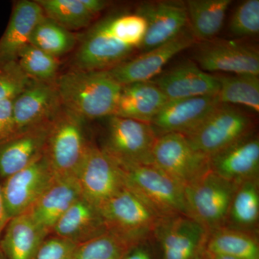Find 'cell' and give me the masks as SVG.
Listing matches in <instances>:
<instances>
[{
    "mask_svg": "<svg viewBox=\"0 0 259 259\" xmlns=\"http://www.w3.org/2000/svg\"><path fill=\"white\" fill-rule=\"evenodd\" d=\"M232 0L185 2L190 31L197 42L214 39L222 29Z\"/></svg>",
    "mask_w": 259,
    "mask_h": 259,
    "instance_id": "cell-26",
    "label": "cell"
},
{
    "mask_svg": "<svg viewBox=\"0 0 259 259\" xmlns=\"http://www.w3.org/2000/svg\"><path fill=\"white\" fill-rule=\"evenodd\" d=\"M77 41L74 32L44 16L34 29L30 44L59 59L74 51Z\"/></svg>",
    "mask_w": 259,
    "mask_h": 259,
    "instance_id": "cell-30",
    "label": "cell"
},
{
    "mask_svg": "<svg viewBox=\"0 0 259 259\" xmlns=\"http://www.w3.org/2000/svg\"><path fill=\"white\" fill-rule=\"evenodd\" d=\"M221 103L218 95L168 100L150 124L158 136L169 133L187 136L197 129Z\"/></svg>",
    "mask_w": 259,
    "mask_h": 259,
    "instance_id": "cell-16",
    "label": "cell"
},
{
    "mask_svg": "<svg viewBox=\"0 0 259 259\" xmlns=\"http://www.w3.org/2000/svg\"><path fill=\"white\" fill-rule=\"evenodd\" d=\"M146 29V20L136 12L104 17L78 38L70 69L107 71L129 60L141 51Z\"/></svg>",
    "mask_w": 259,
    "mask_h": 259,
    "instance_id": "cell-1",
    "label": "cell"
},
{
    "mask_svg": "<svg viewBox=\"0 0 259 259\" xmlns=\"http://www.w3.org/2000/svg\"><path fill=\"white\" fill-rule=\"evenodd\" d=\"M141 245H138L130 250L122 259H153L149 251Z\"/></svg>",
    "mask_w": 259,
    "mask_h": 259,
    "instance_id": "cell-39",
    "label": "cell"
},
{
    "mask_svg": "<svg viewBox=\"0 0 259 259\" xmlns=\"http://www.w3.org/2000/svg\"><path fill=\"white\" fill-rule=\"evenodd\" d=\"M209 170L225 180L240 184L259 178V139L252 133L209 158Z\"/></svg>",
    "mask_w": 259,
    "mask_h": 259,
    "instance_id": "cell-19",
    "label": "cell"
},
{
    "mask_svg": "<svg viewBox=\"0 0 259 259\" xmlns=\"http://www.w3.org/2000/svg\"><path fill=\"white\" fill-rule=\"evenodd\" d=\"M85 121L64 107L51 120L44 156L56 177L77 175L90 144Z\"/></svg>",
    "mask_w": 259,
    "mask_h": 259,
    "instance_id": "cell-5",
    "label": "cell"
},
{
    "mask_svg": "<svg viewBox=\"0 0 259 259\" xmlns=\"http://www.w3.org/2000/svg\"><path fill=\"white\" fill-rule=\"evenodd\" d=\"M194 259H210L209 258V257L208 256V255H207V253H206L205 250H204V248L203 250H202V251L200 252V253H199L198 255L196 256V258Z\"/></svg>",
    "mask_w": 259,
    "mask_h": 259,
    "instance_id": "cell-42",
    "label": "cell"
},
{
    "mask_svg": "<svg viewBox=\"0 0 259 259\" xmlns=\"http://www.w3.org/2000/svg\"><path fill=\"white\" fill-rule=\"evenodd\" d=\"M230 30L237 37H252L259 32V0L242 3L232 15Z\"/></svg>",
    "mask_w": 259,
    "mask_h": 259,
    "instance_id": "cell-34",
    "label": "cell"
},
{
    "mask_svg": "<svg viewBox=\"0 0 259 259\" xmlns=\"http://www.w3.org/2000/svg\"><path fill=\"white\" fill-rule=\"evenodd\" d=\"M238 185L209 170L185 187L189 217L198 223L207 235L226 227Z\"/></svg>",
    "mask_w": 259,
    "mask_h": 259,
    "instance_id": "cell-6",
    "label": "cell"
},
{
    "mask_svg": "<svg viewBox=\"0 0 259 259\" xmlns=\"http://www.w3.org/2000/svg\"><path fill=\"white\" fill-rule=\"evenodd\" d=\"M44 16L36 1L14 3L9 23L0 37V64L17 61L21 51L30 44L34 29Z\"/></svg>",
    "mask_w": 259,
    "mask_h": 259,
    "instance_id": "cell-21",
    "label": "cell"
},
{
    "mask_svg": "<svg viewBox=\"0 0 259 259\" xmlns=\"http://www.w3.org/2000/svg\"><path fill=\"white\" fill-rule=\"evenodd\" d=\"M13 100L0 102V144L16 135L13 118Z\"/></svg>",
    "mask_w": 259,
    "mask_h": 259,
    "instance_id": "cell-37",
    "label": "cell"
},
{
    "mask_svg": "<svg viewBox=\"0 0 259 259\" xmlns=\"http://www.w3.org/2000/svg\"><path fill=\"white\" fill-rule=\"evenodd\" d=\"M154 237L163 259H194L204 249L207 233L188 216H177L163 219Z\"/></svg>",
    "mask_w": 259,
    "mask_h": 259,
    "instance_id": "cell-17",
    "label": "cell"
},
{
    "mask_svg": "<svg viewBox=\"0 0 259 259\" xmlns=\"http://www.w3.org/2000/svg\"><path fill=\"white\" fill-rule=\"evenodd\" d=\"M147 25L141 53L169 41L188 25L185 2L162 0L141 3L136 10Z\"/></svg>",
    "mask_w": 259,
    "mask_h": 259,
    "instance_id": "cell-15",
    "label": "cell"
},
{
    "mask_svg": "<svg viewBox=\"0 0 259 259\" xmlns=\"http://www.w3.org/2000/svg\"><path fill=\"white\" fill-rule=\"evenodd\" d=\"M152 164L184 187L209 171V158L196 151L185 136L177 133L158 136Z\"/></svg>",
    "mask_w": 259,
    "mask_h": 259,
    "instance_id": "cell-9",
    "label": "cell"
},
{
    "mask_svg": "<svg viewBox=\"0 0 259 259\" xmlns=\"http://www.w3.org/2000/svg\"><path fill=\"white\" fill-rule=\"evenodd\" d=\"M168 100L216 96L220 85L214 75L205 72L194 61H185L151 80Z\"/></svg>",
    "mask_w": 259,
    "mask_h": 259,
    "instance_id": "cell-18",
    "label": "cell"
},
{
    "mask_svg": "<svg viewBox=\"0 0 259 259\" xmlns=\"http://www.w3.org/2000/svg\"><path fill=\"white\" fill-rule=\"evenodd\" d=\"M119 166L126 188L139 196L160 217L188 216L185 187L157 167L153 164Z\"/></svg>",
    "mask_w": 259,
    "mask_h": 259,
    "instance_id": "cell-3",
    "label": "cell"
},
{
    "mask_svg": "<svg viewBox=\"0 0 259 259\" xmlns=\"http://www.w3.org/2000/svg\"><path fill=\"white\" fill-rule=\"evenodd\" d=\"M4 232L1 246L8 259H34L49 236L28 212L10 219Z\"/></svg>",
    "mask_w": 259,
    "mask_h": 259,
    "instance_id": "cell-25",
    "label": "cell"
},
{
    "mask_svg": "<svg viewBox=\"0 0 259 259\" xmlns=\"http://www.w3.org/2000/svg\"><path fill=\"white\" fill-rule=\"evenodd\" d=\"M59 59L29 44L18 55L17 61L30 79L55 83L59 76Z\"/></svg>",
    "mask_w": 259,
    "mask_h": 259,
    "instance_id": "cell-32",
    "label": "cell"
},
{
    "mask_svg": "<svg viewBox=\"0 0 259 259\" xmlns=\"http://www.w3.org/2000/svg\"><path fill=\"white\" fill-rule=\"evenodd\" d=\"M51 122L19 133L0 144L2 178H8L44 156Z\"/></svg>",
    "mask_w": 259,
    "mask_h": 259,
    "instance_id": "cell-20",
    "label": "cell"
},
{
    "mask_svg": "<svg viewBox=\"0 0 259 259\" xmlns=\"http://www.w3.org/2000/svg\"><path fill=\"white\" fill-rule=\"evenodd\" d=\"M206 253H207L210 259H238L234 258V257L228 256V255L216 254V253H211L207 251H206Z\"/></svg>",
    "mask_w": 259,
    "mask_h": 259,
    "instance_id": "cell-41",
    "label": "cell"
},
{
    "mask_svg": "<svg viewBox=\"0 0 259 259\" xmlns=\"http://www.w3.org/2000/svg\"><path fill=\"white\" fill-rule=\"evenodd\" d=\"M56 86L62 107L84 120L113 115L122 89L106 70L70 69Z\"/></svg>",
    "mask_w": 259,
    "mask_h": 259,
    "instance_id": "cell-2",
    "label": "cell"
},
{
    "mask_svg": "<svg viewBox=\"0 0 259 259\" xmlns=\"http://www.w3.org/2000/svg\"><path fill=\"white\" fill-rule=\"evenodd\" d=\"M76 177L83 198L98 209L125 187L118 164L92 142Z\"/></svg>",
    "mask_w": 259,
    "mask_h": 259,
    "instance_id": "cell-10",
    "label": "cell"
},
{
    "mask_svg": "<svg viewBox=\"0 0 259 259\" xmlns=\"http://www.w3.org/2000/svg\"><path fill=\"white\" fill-rule=\"evenodd\" d=\"M253 132L255 124L249 115L234 105L221 103L185 136L196 151L209 158Z\"/></svg>",
    "mask_w": 259,
    "mask_h": 259,
    "instance_id": "cell-7",
    "label": "cell"
},
{
    "mask_svg": "<svg viewBox=\"0 0 259 259\" xmlns=\"http://www.w3.org/2000/svg\"><path fill=\"white\" fill-rule=\"evenodd\" d=\"M47 18L70 31L88 28L95 17L81 0H37Z\"/></svg>",
    "mask_w": 259,
    "mask_h": 259,
    "instance_id": "cell-31",
    "label": "cell"
},
{
    "mask_svg": "<svg viewBox=\"0 0 259 259\" xmlns=\"http://www.w3.org/2000/svg\"><path fill=\"white\" fill-rule=\"evenodd\" d=\"M99 210L107 231L134 247L144 244L154 236L163 220L126 187L109 199Z\"/></svg>",
    "mask_w": 259,
    "mask_h": 259,
    "instance_id": "cell-4",
    "label": "cell"
},
{
    "mask_svg": "<svg viewBox=\"0 0 259 259\" xmlns=\"http://www.w3.org/2000/svg\"><path fill=\"white\" fill-rule=\"evenodd\" d=\"M81 197L76 177H56L28 212L50 235L61 216Z\"/></svg>",
    "mask_w": 259,
    "mask_h": 259,
    "instance_id": "cell-22",
    "label": "cell"
},
{
    "mask_svg": "<svg viewBox=\"0 0 259 259\" xmlns=\"http://www.w3.org/2000/svg\"><path fill=\"white\" fill-rule=\"evenodd\" d=\"M197 40L189 26L169 41L146 51L139 56L107 70L121 85L151 81L161 74L171 59L180 52L188 49Z\"/></svg>",
    "mask_w": 259,
    "mask_h": 259,
    "instance_id": "cell-12",
    "label": "cell"
},
{
    "mask_svg": "<svg viewBox=\"0 0 259 259\" xmlns=\"http://www.w3.org/2000/svg\"><path fill=\"white\" fill-rule=\"evenodd\" d=\"M168 100L151 80L122 85L113 115L151 123Z\"/></svg>",
    "mask_w": 259,
    "mask_h": 259,
    "instance_id": "cell-23",
    "label": "cell"
},
{
    "mask_svg": "<svg viewBox=\"0 0 259 259\" xmlns=\"http://www.w3.org/2000/svg\"><path fill=\"white\" fill-rule=\"evenodd\" d=\"M106 232L99 209L81 197L61 216L51 234L79 245Z\"/></svg>",
    "mask_w": 259,
    "mask_h": 259,
    "instance_id": "cell-24",
    "label": "cell"
},
{
    "mask_svg": "<svg viewBox=\"0 0 259 259\" xmlns=\"http://www.w3.org/2000/svg\"><path fill=\"white\" fill-rule=\"evenodd\" d=\"M259 218V178L238 184L226 227L255 234Z\"/></svg>",
    "mask_w": 259,
    "mask_h": 259,
    "instance_id": "cell-27",
    "label": "cell"
},
{
    "mask_svg": "<svg viewBox=\"0 0 259 259\" xmlns=\"http://www.w3.org/2000/svg\"><path fill=\"white\" fill-rule=\"evenodd\" d=\"M31 79L24 73L18 61L0 64V102L13 100Z\"/></svg>",
    "mask_w": 259,
    "mask_h": 259,
    "instance_id": "cell-35",
    "label": "cell"
},
{
    "mask_svg": "<svg viewBox=\"0 0 259 259\" xmlns=\"http://www.w3.org/2000/svg\"><path fill=\"white\" fill-rule=\"evenodd\" d=\"M197 44L194 61L205 72L259 75V52L253 46L214 38Z\"/></svg>",
    "mask_w": 259,
    "mask_h": 259,
    "instance_id": "cell-11",
    "label": "cell"
},
{
    "mask_svg": "<svg viewBox=\"0 0 259 259\" xmlns=\"http://www.w3.org/2000/svg\"><path fill=\"white\" fill-rule=\"evenodd\" d=\"M204 250L238 259H259V244L255 234L229 227L209 233Z\"/></svg>",
    "mask_w": 259,
    "mask_h": 259,
    "instance_id": "cell-28",
    "label": "cell"
},
{
    "mask_svg": "<svg viewBox=\"0 0 259 259\" xmlns=\"http://www.w3.org/2000/svg\"><path fill=\"white\" fill-rule=\"evenodd\" d=\"M55 179L44 155L5 179L2 191L9 219L28 212Z\"/></svg>",
    "mask_w": 259,
    "mask_h": 259,
    "instance_id": "cell-13",
    "label": "cell"
},
{
    "mask_svg": "<svg viewBox=\"0 0 259 259\" xmlns=\"http://www.w3.org/2000/svg\"><path fill=\"white\" fill-rule=\"evenodd\" d=\"M9 221V217L5 207L4 198H3L2 186L0 185V236L4 232L5 228H6Z\"/></svg>",
    "mask_w": 259,
    "mask_h": 259,
    "instance_id": "cell-40",
    "label": "cell"
},
{
    "mask_svg": "<svg viewBox=\"0 0 259 259\" xmlns=\"http://www.w3.org/2000/svg\"><path fill=\"white\" fill-rule=\"evenodd\" d=\"M61 107L56 82L31 79L13 102L16 134L51 122Z\"/></svg>",
    "mask_w": 259,
    "mask_h": 259,
    "instance_id": "cell-14",
    "label": "cell"
},
{
    "mask_svg": "<svg viewBox=\"0 0 259 259\" xmlns=\"http://www.w3.org/2000/svg\"><path fill=\"white\" fill-rule=\"evenodd\" d=\"M102 149L119 165L152 164L158 139L151 124L112 115Z\"/></svg>",
    "mask_w": 259,
    "mask_h": 259,
    "instance_id": "cell-8",
    "label": "cell"
},
{
    "mask_svg": "<svg viewBox=\"0 0 259 259\" xmlns=\"http://www.w3.org/2000/svg\"><path fill=\"white\" fill-rule=\"evenodd\" d=\"M81 1L85 8L95 17L100 14L108 5L107 2L103 0H81Z\"/></svg>",
    "mask_w": 259,
    "mask_h": 259,
    "instance_id": "cell-38",
    "label": "cell"
},
{
    "mask_svg": "<svg viewBox=\"0 0 259 259\" xmlns=\"http://www.w3.org/2000/svg\"><path fill=\"white\" fill-rule=\"evenodd\" d=\"M133 248L122 238L107 231L78 245L71 259H122Z\"/></svg>",
    "mask_w": 259,
    "mask_h": 259,
    "instance_id": "cell-33",
    "label": "cell"
},
{
    "mask_svg": "<svg viewBox=\"0 0 259 259\" xmlns=\"http://www.w3.org/2000/svg\"><path fill=\"white\" fill-rule=\"evenodd\" d=\"M220 85L218 93L221 103L241 105L259 112L258 75H214Z\"/></svg>",
    "mask_w": 259,
    "mask_h": 259,
    "instance_id": "cell-29",
    "label": "cell"
},
{
    "mask_svg": "<svg viewBox=\"0 0 259 259\" xmlns=\"http://www.w3.org/2000/svg\"><path fill=\"white\" fill-rule=\"evenodd\" d=\"M78 245L61 237L48 236L34 259H71Z\"/></svg>",
    "mask_w": 259,
    "mask_h": 259,
    "instance_id": "cell-36",
    "label": "cell"
}]
</instances>
